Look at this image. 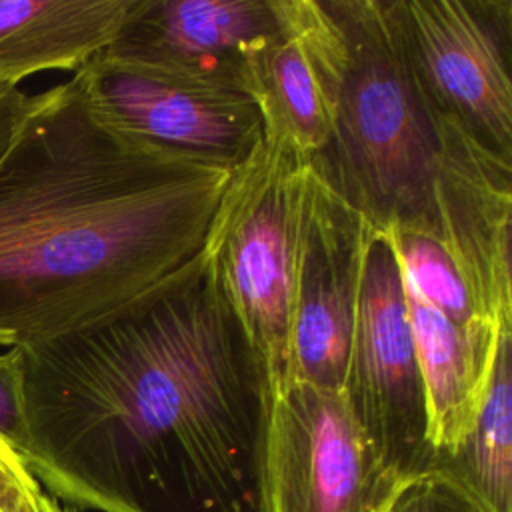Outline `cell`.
<instances>
[{
    "mask_svg": "<svg viewBox=\"0 0 512 512\" xmlns=\"http://www.w3.org/2000/svg\"><path fill=\"white\" fill-rule=\"evenodd\" d=\"M404 46L432 112L512 162V0H398Z\"/></svg>",
    "mask_w": 512,
    "mask_h": 512,
    "instance_id": "8992f818",
    "label": "cell"
},
{
    "mask_svg": "<svg viewBox=\"0 0 512 512\" xmlns=\"http://www.w3.org/2000/svg\"><path fill=\"white\" fill-rule=\"evenodd\" d=\"M308 184V162L264 142L234 172L206 248L256 354L268 392L288 378Z\"/></svg>",
    "mask_w": 512,
    "mask_h": 512,
    "instance_id": "277c9868",
    "label": "cell"
},
{
    "mask_svg": "<svg viewBox=\"0 0 512 512\" xmlns=\"http://www.w3.org/2000/svg\"><path fill=\"white\" fill-rule=\"evenodd\" d=\"M40 512H78V510L72 506L60 504V500H56L52 494L44 492L42 502H40Z\"/></svg>",
    "mask_w": 512,
    "mask_h": 512,
    "instance_id": "44dd1931",
    "label": "cell"
},
{
    "mask_svg": "<svg viewBox=\"0 0 512 512\" xmlns=\"http://www.w3.org/2000/svg\"><path fill=\"white\" fill-rule=\"evenodd\" d=\"M30 108V96L16 86L0 84V160L8 152Z\"/></svg>",
    "mask_w": 512,
    "mask_h": 512,
    "instance_id": "ffe728a7",
    "label": "cell"
},
{
    "mask_svg": "<svg viewBox=\"0 0 512 512\" xmlns=\"http://www.w3.org/2000/svg\"><path fill=\"white\" fill-rule=\"evenodd\" d=\"M430 474L480 512H512V330L502 332L486 394L460 442L432 452Z\"/></svg>",
    "mask_w": 512,
    "mask_h": 512,
    "instance_id": "9a60e30c",
    "label": "cell"
},
{
    "mask_svg": "<svg viewBox=\"0 0 512 512\" xmlns=\"http://www.w3.org/2000/svg\"><path fill=\"white\" fill-rule=\"evenodd\" d=\"M386 512H480L460 490L436 474L406 480Z\"/></svg>",
    "mask_w": 512,
    "mask_h": 512,
    "instance_id": "e0dca14e",
    "label": "cell"
},
{
    "mask_svg": "<svg viewBox=\"0 0 512 512\" xmlns=\"http://www.w3.org/2000/svg\"><path fill=\"white\" fill-rule=\"evenodd\" d=\"M92 108L122 132L238 170L264 144L258 102L240 90L96 54L72 76Z\"/></svg>",
    "mask_w": 512,
    "mask_h": 512,
    "instance_id": "ba28073f",
    "label": "cell"
},
{
    "mask_svg": "<svg viewBox=\"0 0 512 512\" xmlns=\"http://www.w3.org/2000/svg\"><path fill=\"white\" fill-rule=\"evenodd\" d=\"M44 492L26 460L0 438V512H40Z\"/></svg>",
    "mask_w": 512,
    "mask_h": 512,
    "instance_id": "d6986e66",
    "label": "cell"
},
{
    "mask_svg": "<svg viewBox=\"0 0 512 512\" xmlns=\"http://www.w3.org/2000/svg\"><path fill=\"white\" fill-rule=\"evenodd\" d=\"M370 228L310 168L286 382L342 388Z\"/></svg>",
    "mask_w": 512,
    "mask_h": 512,
    "instance_id": "9c48e42d",
    "label": "cell"
},
{
    "mask_svg": "<svg viewBox=\"0 0 512 512\" xmlns=\"http://www.w3.org/2000/svg\"><path fill=\"white\" fill-rule=\"evenodd\" d=\"M134 0H0V84L78 72L118 36Z\"/></svg>",
    "mask_w": 512,
    "mask_h": 512,
    "instance_id": "5bb4252c",
    "label": "cell"
},
{
    "mask_svg": "<svg viewBox=\"0 0 512 512\" xmlns=\"http://www.w3.org/2000/svg\"><path fill=\"white\" fill-rule=\"evenodd\" d=\"M342 392L374 456L398 482L426 474L428 408L398 256L370 228Z\"/></svg>",
    "mask_w": 512,
    "mask_h": 512,
    "instance_id": "5b68a950",
    "label": "cell"
},
{
    "mask_svg": "<svg viewBox=\"0 0 512 512\" xmlns=\"http://www.w3.org/2000/svg\"><path fill=\"white\" fill-rule=\"evenodd\" d=\"M346 40L332 132L310 168L374 230L438 238L442 120L408 62L398 0H330Z\"/></svg>",
    "mask_w": 512,
    "mask_h": 512,
    "instance_id": "3957f363",
    "label": "cell"
},
{
    "mask_svg": "<svg viewBox=\"0 0 512 512\" xmlns=\"http://www.w3.org/2000/svg\"><path fill=\"white\" fill-rule=\"evenodd\" d=\"M386 232L394 244L404 284L426 304L462 326L490 324L478 316L456 264L436 236L414 230Z\"/></svg>",
    "mask_w": 512,
    "mask_h": 512,
    "instance_id": "2e32d148",
    "label": "cell"
},
{
    "mask_svg": "<svg viewBox=\"0 0 512 512\" xmlns=\"http://www.w3.org/2000/svg\"><path fill=\"white\" fill-rule=\"evenodd\" d=\"M20 348L22 458L94 512H266L268 388L206 254L118 318Z\"/></svg>",
    "mask_w": 512,
    "mask_h": 512,
    "instance_id": "6da1fadb",
    "label": "cell"
},
{
    "mask_svg": "<svg viewBox=\"0 0 512 512\" xmlns=\"http://www.w3.org/2000/svg\"><path fill=\"white\" fill-rule=\"evenodd\" d=\"M236 170L138 140L72 78L0 160V346L118 318L190 280Z\"/></svg>",
    "mask_w": 512,
    "mask_h": 512,
    "instance_id": "7a4b0ae2",
    "label": "cell"
},
{
    "mask_svg": "<svg viewBox=\"0 0 512 512\" xmlns=\"http://www.w3.org/2000/svg\"><path fill=\"white\" fill-rule=\"evenodd\" d=\"M276 30L278 0H134L104 52L254 98L260 62Z\"/></svg>",
    "mask_w": 512,
    "mask_h": 512,
    "instance_id": "30bf717a",
    "label": "cell"
},
{
    "mask_svg": "<svg viewBox=\"0 0 512 512\" xmlns=\"http://www.w3.org/2000/svg\"><path fill=\"white\" fill-rule=\"evenodd\" d=\"M346 70L330 0H278V30L256 82L264 142L312 162L328 144Z\"/></svg>",
    "mask_w": 512,
    "mask_h": 512,
    "instance_id": "7c38bea8",
    "label": "cell"
},
{
    "mask_svg": "<svg viewBox=\"0 0 512 512\" xmlns=\"http://www.w3.org/2000/svg\"><path fill=\"white\" fill-rule=\"evenodd\" d=\"M404 296L426 392L430 446L448 452L468 430L486 394L500 336L512 328L462 326L406 284Z\"/></svg>",
    "mask_w": 512,
    "mask_h": 512,
    "instance_id": "4fadbf2b",
    "label": "cell"
},
{
    "mask_svg": "<svg viewBox=\"0 0 512 512\" xmlns=\"http://www.w3.org/2000/svg\"><path fill=\"white\" fill-rule=\"evenodd\" d=\"M438 240L456 264L478 316L512 328V162L442 120L436 178Z\"/></svg>",
    "mask_w": 512,
    "mask_h": 512,
    "instance_id": "8fae6325",
    "label": "cell"
},
{
    "mask_svg": "<svg viewBox=\"0 0 512 512\" xmlns=\"http://www.w3.org/2000/svg\"><path fill=\"white\" fill-rule=\"evenodd\" d=\"M0 438H4L20 456L24 454L26 422L18 346L0 354Z\"/></svg>",
    "mask_w": 512,
    "mask_h": 512,
    "instance_id": "ac0fdd59",
    "label": "cell"
},
{
    "mask_svg": "<svg viewBox=\"0 0 512 512\" xmlns=\"http://www.w3.org/2000/svg\"><path fill=\"white\" fill-rule=\"evenodd\" d=\"M400 486L374 456L342 388L288 380L268 392L266 512H386Z\"/></svg>",
    "mask_w": 512,
    "mask_h": 512,
    "instance_id": "52a82bcc",
    "label": "cell"
}]
</instances>
